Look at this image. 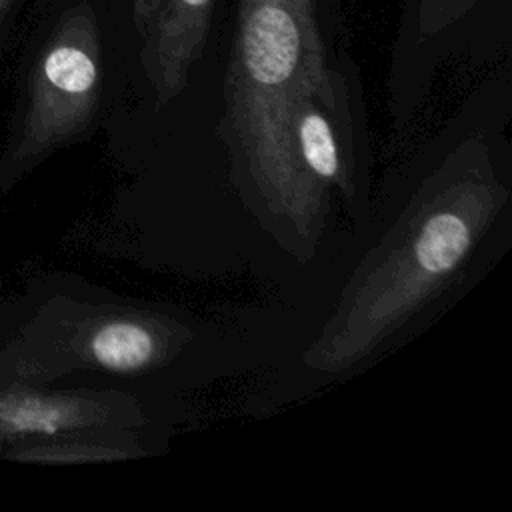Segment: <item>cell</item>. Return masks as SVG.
Masks as SVG:
<instances>
[{
  "label": "cell",
  "instance_id": "2",
  "mask_svg": "<svg viewBox=\"0 0 512 512\" xmlns=\"http://www.w3.org/2000/svg\"><path fill=\"white\" fill-rule=\"evenodd\" d=\"M316 0H240L226 76V132L260 216L296 254L318 242L328 192L298 164L292 116L330 86Z\"/></svg>",
  "mask_w": 512,
  "mask_h": 512
},
{
  "label": "cell",
  "instance_id": "3",
  "mask_svg": "<svg viewBox=\"0 0 512 512\" xmlns=\"http://www.w3.org/2000/svg\"><path fill=\"white\" fill-rule=\"evenodd\" d=\"M100 90V34L92 10L82 4L60 18L34 60L22 104L0 146V196L90 134Z\"/></svg>",
  "mask_w": 512,
  "mask_h": 512
},
{
  "label": "cell",
  "instance_id": "4",
  "mask_svg": "<svg viewBox=\"0 0 512 512\" xmlns=\"http://www.w3.org/2000/svg\"><path fill=\"white\" fill-rule=\"evenodd\" d=\"M292 142L302 170L326 192L336 188L358 204L366 188V146L356 134L352 96L342 74L330 86L298 100L292 116Z\"/></svg>",
  "mask_w": 512,
  "mask_h": 512
},
{
  "label": "cell",
  "instance_id": "1",
  "mask_svg": "<svg viewBox=\"0 0 512 512\" xmlns=\"http://www.w3.org/2000/svg\"><path fill=\"white\" fill-rule=\"evenodd\" d=\"M506 200L488 150L460 146L354 272L304 362L342 372L370 356L450 284Z\"/></svg>",
  "mask_w": 512,
  "mask_h": 512
},
{
  "label": "cell",
  "instance_id": "5",
  "mask_svg": "<svg viewBox=\"0 0 512 512\" xmlns=\"http://www.w3.org/2000/svg\"><path fill=\"white\" fill-rule=\"evenodd\" d=\"M140 422L134 398L120 392L64 388L56 382L0 388V456L22 442Z\"/></svg>",
  "mask_w": 512,
  "mask_h": 512
},
{
  "label": "cell",
  "instance_id": "8",
  "mask_svg": "<svg viewBox=\"0 0 512 512\" xmlns=\"http://www.w3.org/2000/svg\"><path fill=\"white\" fill-rule=\"evenodd\" d=\"M474 2L476 0H420V30L424 34H436L464 14Z\"/></svg>",
  "mask_w": 512,
  "mask_h": 512
},
{
  "label": "cell",
  "instance_id": "10",
  "mask_svg": "<svg viewBox=\"0 0 512 512\" xmlns=\"http://www.w3.org/2000/svg\"><path fill=\"white\" fill-rule=\"evenodd\" d=\"M10 4H12V0H0V26H2L4 18H6V12H8Z\"/></svg>",
  "mask_w": 512,
  "mask_h": 512
},
{
  "label": "cell",
  "instance_id": "7",
  "mask_svg": "<svg viewBox=\"0 0 512 512\" xmlns=\"http://www.w3.org/2000/svg\"><path fill=\"white\" fill-rule=\"evenodd\" d=\"M142 454L130 428H96L8 448L0 460L20 464H88L128 460Z\"/></svg>",
  "mask_w": 512,
  "mask_h": 512
},
{
  "label": "cell",
  "instance_id": "6",
  "mask_svg": "<svg viewBox=\"0 0 512 512\" xmlns=\"http://www.w3.org/2000/svg\"><path fill=\"white\" fill-rule=\"evenodd\" d=\"M214 0H164L144 36L142 64L158 104H166L186 86L200 58Z\"/></svg>",
  "mask_w": 512,
  "mask_h": 512
},
{
  "label": "cell",
  "instance_id": "9",
  "mask_svg": "<svg viewBox=\"0 0 512 512\" xmlns=\"http://www.w3.org/2000/svg\"><path fill=\"white\" fill-rule=\"evenodd\" d=\"M164 0H134V24H136V30L138 34L144 38L150 24L154 22L158 10L162 8Z\"/></svg>",
  "mask_w": 512,
  "mask_h": 512
}]
</instances>
